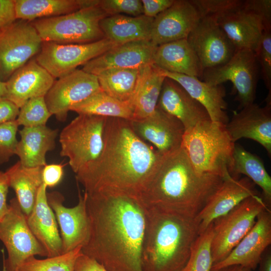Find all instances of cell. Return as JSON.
Returning a JSON list of instances; mask_svg holds the SVG:
<instances>
[{
	"instance_id": "cell-10",
	"label": "cell",
	"mask_w": 271,
	"mask_h": 271,
	"mask_svg": "<svg viewBox=\"0 0 271 271\" xmlns=\"http://www.w3.org/2000/svg\"><path fill=\"white\" fill-rule=\"evenodd\" d=\"M0 240L5 246L8 257L3 264L7 271H16L28 258L39 255L46 256V252L30 230L16 198L8 204L7 213L0 220Z\"/></svg>"
},
{
	"instance_id": "cell-12",
	"label": "cell",
	"mask_w": 271,
	"mask_h": 271,
	"mask_svg": "<svg viewBox=\"0 0 271 271\" xmlns=\"http://www.w3.org/2000/svg\"><path fill=\"white\" fill-rule=\"evenodd\" d=\"M43 41L31 22L19 20L0 30V78L6 82L40 52Z\"/></svg>"
},
{
	"instance_id": "cell-46",
	"label": "cell",
	"mask_w": 271,
	"mask_h": 271,
	"mask_svg": "<svg viewBox=\"0 0 271 271\" xmlns=\"http://www.w3.org/2000/svg\"><path fill=\"white\" fill-rule=\"evenodd\" d=\"M14 0H0V30L16 21Z\"/></svg>"
},
{
	"instance_id": "cell-14",
	"label": "cell",
	"mask_w": 271,
	"mask_h": 271,
	"mask_svg": "<svg viewBox=\"0 0 271 271\" xmlns=\"http://www.w3.org/2000/svg\"><path fill=\"white\" fill-rule=\"evenodd\" d=\"M100 89L96 76L77 69L55 81L45 100L51 114L64 121L73 105Z\"/></svg>"
},
{
	"instance_id": "cell-23",
	"label": "cell",
	"mask_w": 271,
	"mask_h": 271,
	"mask_svg": "<svg viewBox=\"0 0 271 271\" xmlns=\"http://www.w3.org/2000/svg\"><path fill=\"white\" fill-rule=\"evenodd\" d=\"M216 19L236 50L245 49L255 52L263 31L271 29L259 16L245 8L243 2L239 9Z\"/></svg>"
},
{
	"instance_id": "cell-9",
	"label": "cell",
	"mask_w": 271,
	"mask_h": 271,
	"mask_svg": "<svg viewBox=\"0 0 271 271\" xmlns=\"http://www.w3.org/2000/svg\"><path fill=\"white\" fill-rule=\"evenodd\" d=\"M259 70L255 52L238 49L225 64L204 70L202 80L213 85L231 82L233 91L237 93L238 108L241 109L254 103Z\"/></svg>"
},
{
	"instance_id": "cell-48",
	"label": "cell",
	"mask_w": 271,
	"mask_h": 271,
	"mask_svg": "<svg viewBox=\"0 0 271 271\" xmlns=\"http://www.w3.org/2000/svg\"><path fill=\"white\" fill-rule=\"evenodd\" d=\"M74 271H107L95 259L82 253L76 259Z\"/></svg>"
},
{
	"instance_id": "cell-40",
	"label": "cell",
	"mask_w": 271,
	"mask_h": 271,
	"mask_svg": "<svg viewBox=\"0 0 271 271\" xmlns=\"http://www.w3.org/2000/svg\"><path fill=\"white\" fill-rule=\"evenodd\" d=\"M18 126L16 120L0 124V164L7 163L15 155Z\"/></svg>"
},
{
	"instance_id": "cell-42",
	"label": "cell",
	"mask_w": 271,
	"mask_h": 271,
	"mask_svg": "<svg viewBox=\"0 0 271 271\" xmlns=\"http://www.w3.org/2000/svg\"><path fill=\"white\" fill-rule=\"evenodd\" d=\"M98 6L109 16L121 14L132 17L143 15L140 0H99Z\"/></svg>"
},
{
	"instance_id": "cell-52",
	"label": "cell",
	"mask_w": 271,
	"mask_h": 271,
	"mask_svg": "<svg viewBox=\"0 0 271 271\" xmlns=\"http://www.w3.org/2000/svg\"><path fill=\"white\" fill-rule=\"evenodd\" d=\"M6 83L0 78V96H4L6 94Z\"/></svg>"
},
{
	"instance_id": "cell-41",
	"label": "cell",
	"mask_w": 271,
	"mask_h": 271,
	"mask_svg": "<svg viewBox=\"0 0 271 271\" xmlns=\"http://www.w3.org/2000/svg\"><path fill=\"white\" fill-rule=\"evenodd\" d=\"M199 11L201 17L210 16L214 18L239 9L243 1L240 0H191Z\"/></svg>"
},
{
	"instance_id": "cell-4",
	"label": "cell",
	"mask_w": 271,
	"mask_h": 271,
	"mask_svg": "<svg viewBox=\"0 0 271 271\" xmlns=\"http://www.w3.org/2000/svg\"><path fill=\"white\" fill-rule=\"evenodd\" d=\"M142 246L143 271H180L199 235L195 218L156 207L147 208Z\"/></svg>"
},
{
	"instance_id": "cell-18",
	"label": "cell",
	"mask_w": 271,
	"mask_h": 271,
	"mask_svg": "<svg viewBox=\"0 0 271 271\" xmlns=\"http://www.w3.org/2000/svg\"><path fill=\"white\" fill-rule=\"evenodd\" d=\"M271 244V211L261 212L247 234L222 261L213 264L211 269L239 265L254 270L261 255Z\"/></svg>"
},
{
	"instance_id": "cell-20",
	"label": "cell",
	"mask_w": 271,
	"mask_h": 271,
	"mask_svg": "<svg viewBox=\"0 0 271 271\" xmlns=\"http://www.w3.org/2000/svg\"><path fill=\"white\" fill-rule=\"evenodd\" d=\"M130 121L136 133L152 144L162 155L177 150L182 146L185 132L183 124L157 106L148 117Z\"/></svg>"
},
{
	"instance_id": "cell-3",
	"label": "cell",
	"mask_w": 271,
	"mask_h": 271,
	"mask_svg": "<svg viewBox=\"0 0 271 271\" xmlns=\"http://www.w3.org/2000/svg\"><path fill=\"white\" fill-rule=\"evenodd\" d=\"M223 180L197 172L181 146L162 155L138 197L147 208L195 218Z\"/></svg>"
},
{
	"instance_id": "cell-54",
	"label": "cell",
	"mask_w": 271,
	"mask_h": 271,
	"mask_svg": "<svg viewBox=\"0 0 271 271\" xmlns=\"http://www.w3.org/2000/svg\"><path fill=\"white\" fill-rule=\"evenodd\" d=\"M3 271H7L5 265L3 264Z\"/></svg>"
},
{
	"instance_id": "cell-16",
	"label": "cell",
	"mask_w": 271,
	"mask_h": 271,
	"mask_svg": "<svg viewBox=\"0 0 271 271\" xmlns=\"http://www.w3.org/2000/svg\"><path fill=\"white\" fill-rule=\"evenodd\" d=\"M258 193L255 185L249 178H223L219 186L195 217L199 223V235L217 218L226 214L245 199Z\"/></svg>"
},
{
	"instance_id": "cell-53",
	"label": "cell",
	"mask_w": 271,
	"mask_h": 271,
	"mask_svg": "<svg viewBox=\"0 0 271 271\" xmlns=\"http://www.w3.org/2000/svg\"><path fill=\"white\" fill-rule=\"evenodd\" d=\"M189 264L187 262L185 266L180 271H189Z\"/></svg>"
},
{
	"instance_id": "cell-39",
	"label": "cell",
	"mask_w": 271,
	"mask_h": 271,
	"mask_svg": "<svg viewBox=\"0 0 271 271\" xmlns=\"http://www.w3.org/2000/svg\"><path fill=\"white\" fill-rule=\"evenodd\" d=\"M255 53L263 82L271 92V29L263 31Z\"/></svg>"
},
{
	"instance_id": "cell-6",
	"label": "cell",
	"mask_w": 271,
	"mask_h": 271,
	"mask_svg": "<svg viewBox=\"0 0 271 271\" xmlns=\"http://www.w3.org/2000/svg\"><path fill=\"white\" fill-rule=\"evenodd\" d=\"M109 16L98 5L67 15L31 22L43 42L59 44H86L105 37L100 22Z\"/></svg>"
},
{
	"instance_id": "cell-43",
	"label": "cell",
	"mask_w": 271,
	"mask_h": 271,
	"mask_svg": "<svg viewBox=\"0 0 271 271\" xmlns=\"http://www.w3.org/2000/svg\"><path fill=\"white\" fill-rule=\"evenodd\" d=\"M243 7L259 16L265 24L271 27V1L245 0Z\"/></svg>"
},
{
	"instance_id": "cell-2",
	"label": "cell",
	"mask_w": 271,
	"mask_h": 271,
	"mask_svg": "<svg viewBox=\"0 0 271 271\" xmlns=\"http://www.w3.org/2000/svg\"><path fill=\"white\" fill-rule=\"evenodd\" d=\"M162 155L136 133L130 120L107 117L100 154L76 179L88 193L111 190L138 197Z\"/></svg>"
},
{
	"instance_id": "cell-28",
	"label": "cell",
	"mask_w": 271,
	"mask_h": 271,
	"mask_svg": "<svg viewBox=\"0 0 271 271\" xmlns=\"http://www.w3.org/2000/svg\"><path fill=\"white\" fill-rule=\"evenodd\" d=\"M153 64L169 72L194 76L202 80L203 69L187 39L158 46Z\"/></svg>"
},
{
	"instance_id": "cell-5",
	"label": "cell",
	"mask_w": 271,
	"mask_h": 271,
	"mask_svg": "<svg viewBox=\"0 0 271 271\" xmlns=\"http://www.w3.org/2000/svg\"><path fill=\"white\" fill-rule=\"evenodd\" d=\"M235 145L226 124L209 119L185 130L181 146L197 172L224 178L230 175Z\"/></svg>"
},
{
	"instance_id": "cell-47",
	"label": "cell",
	"mask_w": 271,
	"mask_h": 271,
	"mask_svg": "<svg viewBox=\"0 0 271 271\" xmlns=\"http://www.w3.org/2000/svg\"><path fill=\"white\" fill-rule=\"evenodd\" d=\"M20 108L13 102L0 96V124L16 120Z\"/></svg>"
},
{
	"instance_id": "cell-29",
	"label": "cell",
	"mask_w": 271,
	"mask_h": 271,
	"mask_svg": "<svg viewBox=\"0 0 271 271\" xmlns=\"http://www.w3.org/2000/svg\"><path fill=\"white\" fill-rule=\"evenodd\" d=\"M165 79L154 64L140 68L135 90L128 101L133 110L132 120L143 119L154 112Z\"/></svg>"
},
{
	"instance_id": "cell-21",
	"label": "cell",
	"mask_w": 271,
	"mask_h": 271,
	"mask_svg": "<svg viewBox=\"0 0 271 271\" xmlns=\"http://www.w3.org/2000/svg\"><path fill=\"white\" fill-rule=\"evenodd\" d=\"M157 47L147 40L118 45L87 62L82 70L96 75L111 68H141L153 64Z\"/></svg>"
},
{
	"instance_id": "cell-36",
	"label": "cell",
	"mask_w": 271,
	"mask_h": 271,
	"mask_svg": "<svg viewBox=\"0 0 271 271\" xmlns=\"http://www.w3.org/2000/svg\"><path fill=\"white\" fill-rule=\"evenodd\" d=\"M81 246L58 256L38 259L32 256L26 259L16 271H74L75 264L82 253Z\"/></svg>"
},
{
	"instance_id": "cell-35",
	"label": "cell",
	"mask_w": 271,
	"mask_h": 271,
	"mask_svg": "<svg viewBox=\"0 0 271 271\" xmlns=\"http://www.w3.org/2000/svg\"><path fill=\"white\" fill-rule=\"evenodd\" d=\"M140 68H111L96 75L100 88L109 96L128 102L133 94Z\"/></svg>"
},
{
	"instance_id": "cell-38",
	"label": "cell",
	"mask_w": 271,
	"mask_h": 271,
	"mask_svg": "<svg viewBox=\"0 0 271 271\" xmlns=\"http://www.w3.org/2000/svg\"><path fill=\"white\" fill-rule=\"evenodd\" d=\"M51 115L45 97H37L30 99L20 108L16 121L24 127L46 125Z\"/></svg>"
},
{
	"instance_id": "cell-26",
	"label": "cell",
	"mask_w": 271,
	"mask_h": 271,
	"mask_svg": "<svg viewBox=\"0 0 271 271\" xmlns=\"http://www.w3.org/2000/svg\"><path fill=\"white\" fill-rule=\"evenodd\" d=\"M159 69L163 75L177 82L191 96L201 104L207 110L211 120L227 124L229 119L225 111L227 108L224 99L226 91L222 84L211 85L196 77Z\"/></svg>"
},
{
	"instance_id": "cell-51",
	"label": "cell",
	"mask_w": 271,
	"mask_h": 271,
	"mask_svg": "<svg viewBox=\"0 0 271 271\" xmlns=\"http://www.w3.org/2000/svg\"><path fill=\"white\" fill-rule=\"evenodd\" d=\"M211 271H252L250 269L239 265H230L216 269H211Z\"/></svg>"
},
{
	"instance_id": "cell-34",
	"label": "cell",
	"mask_w": 271,
	"mask_h": 271,
	"mask_svg": "<svg viewBox=\"0 0 271 271\" xmlns=\"http://www.w3.org/2000/svg\"><path fill=\"white\" fill-rule=\"evenodd\" d=\"M78 114L115 117L132 120L133 110L128 102L118 100L101 89L70 109Z\"/></svg>"
},
{
	"instance_id": "cell-19",
	"label": "cell",
	"mask_w": 271,
	"mask_h": 271,
	"mask_svg": "<svg viewBox=\"0 0 271 271\" xmlns=\"http://www.w3.org/2000/svg\"><path fill=\"white\" fill-rule=\"evenodd\" d=\"M263 107L253 103L240 111H234L226 128L235 143L242 138L253 140L271 155V99L266 98Z\"/></svg>"
},
{
	"instance_id": "cell-1",
	"label": "cell",
	"mask_w": 271,
	"mask_h": 271,
	"mask_svg": "<svg viewBox=\"0 0 271 271\" xmlns=\"http://www.w3.org/2000/svg\"><path fill=\"white\" fill-rule=\"evenodd\" d=\"M85 193L89 230L82 253L107 271H143L147 207L138 197L121 192Z\"/></svg>"
},
{
	"instance_id": "cell-31",
	"label": "cell",
	"mask_w": 271,
	"mask_h": 271,
	"mask_svg": "<svg viewBox=\"0 0 271 271\" xmlns=\"http://www.w3.org/2000/svg\"><path fill=\"white\" fill-rule=\"evenodd\" d=\"M153 20L144 15L132 17L118 14L104 18L100 21V26L106 38L120 45L150 40Z\"/></svg>"
},
{
	"instance_id": "cell-49",
	"label": "cell",
	"mask_w": 271,
	"mask_h": 271,
	"mask_svg": "<svg viewBox=\"0 0 271 271\" xmlns=\"http://www.w3.org/2000/svg\"><path fill=\"white\" fill-rule=\"evenodd\" d=\"M7 175L0 171V220H1L8 210L7 197L9 188Z\"/></svg>"
},
{
	"instance_id": "cell-17",
	"label": "cell",
	"mask_w": 271,
	"mask_h": 271,
	"mask_svg": "<svg viewBox=\"0 0 271 271\" xmlns=\"http://www.w3.org/2000/svg\"><path fill=\"white\" fill-rule=\"evenodd\" d=\"M201 17L191 0H175L171 7L154 18L150 41L158 46L187 39Z\"/></svg>"
},
{
	"instance_id": "cell-45",
	"label": "cell",
	"mask_w": 271,
	"mask_h": 271,
	"mask_svg": "<svg viewBox=\"0 0 271 271\" xmlns=\"http://www.w3.org/2000/svg\"><path fill=\"white\" fill-rule=\"evenodd\" d=\"M175 0H142L143 15L154 18L169 8Z\"/></svg>"
},
{
	"instance_id": "cell-15",
	"label": "cell",
	"mask_w": 271,
	"mask_h": 271,
	"mask_svg": "<svg viewBox=\"0 0 271 271\" xmlns=\"http://www.w3.org/2000/svg\"><path fill=\"white\" fill-rule=\"evenodd\" d=\"M77 204L73 207L64 206V197L58 191L47 193L49 205L54 211L58 222L62 253L82 247L89 236V221L86 209V195L79 192Z\"/></svg>"
},
{
	"instance_id": "cell-50",
	"label": "cell",
	"mask_w": 271,
	"mask_h": 271,
	"mask_svg": "<svg viewBox=\"0 0 271 271\" xmlns=\"http://www.w3.org/2000/svg\"><path fill=\"white\" fill-rule=\"evenodd\" d=\"M258 271H271V251L268 247L261 255Z\"/></svg>"
},
{
	"instance_id": "cell-24",
	"label": "cell",
	"mask_w": 271,
	"mask_h": 271,
	"mask_svg": "<svg viewBox=\"0 0 271 271\" xmlns=\"http://www.w3.org/2000/svg\"><path fill=\"white\" fill-rule=\"evenodd\" d=\"M157 106L183 124L185 130L210 119L204 106L177 82L165 77Z\"/></svg>"
},
{
	"instance_id": "cell-11",
	"label": "cell",
	"mask_w": 271,
	"mask_h": 271,
	"mask_svg": "<svg viewBox=\"0 0 271 271\" xmlns=\"http://www.w3.org/2000/svg\"><path fill=\"white\" fill-rule=\"evenodd\" d=\"M117 45L106 38L80 44L43 42L35 59L54 78H59Z\"/></svg>"
},
{
	"instance_id": "cell-13",
	"label": "cell",
	"mask_w": 271,
	"mask_h": 271,
	"mask_svg": "<svg viewBox=\"0 0 271 271\" xmlns=\"http://www.w3.org/2000/svg\"><path fill=\"white\" fill-rule=\"evenodd\" d=\"M187 40L198 57L203 71L225 64L236 51L216 19L210 16L201 18Z\"/></svg>"
},
{
	"instance_id": "cell-22",
	"label": "cell",
	"mask_w": 271,
	"mask_h": 271,
	"mask_svg": "<svg viewBox=\"0 0 271 271\" xmlns=\"http://www.w3.org/2000/svg\"><path fill=\"white\" fill-rule=\"evenodd\" d=\"M55 81L36 59L33 58L5 82L6 91L4 97L20 108L31 98L45 97Z\"/></svg>"
},
{
	"instance_id": "cell-30",
	"label": "cell",
	"mask_w": 271,
	"mask_h": 271,
	"mask_svg": "<svg viewBox=\"0 0 271 271\" xmlns=\"http://www.w3.org/2000/svg\"><path fill=\"white\" fill-rule=\"evenodd\" d=\"M99 2V0H14L16 19L30 22L96 6Z\"/></svg>"
},
{
	"instance_id": "cell-7",
	"label": "cell",
	"mask_w": 271,
	"mask_h": 271,
	"mask_svg": "<svg viewBox=\"0 0 271 271\" xmlns=\"http://www.w3.org/2000/svg\"><path fill=\"white\" fill-rule=\"evenodd\" d=\"M107 119L101 116L78 114L61 131L60 156L68 159L75 174L100 154Z\"/></svg>"
},
{
	"instance_id": "cell-25",
	"label": "cell",
	"mask_w": 271,
	"mask_h": 271,
	"mask_svg": "<svg viewBox=\"0 0 271 271\" xmlns=\"http://www.w3.org/2000/svg\"><path fill=\"white\" fill-rule=\"evenodd\" d=\"M47 193V187L43 183L32 211L26 217L30 230L45 249L47 257H50L63 253L57 220L48 203Z\"/></svg>"
},
{
	"instance_id": "cell-8",
	"label": "cell",
	"mask_w": 271,
	"mask_h": 271,
	"mask_svg": "<svg viewBox=\"0 0 271 271\" xmlns=\"http://www.w3.org/2000/svg\"><path fill=\"white\" fill-rule=\"evenodd\" d=\"M269 208L259 195L249 197L213 222V265L223 260L254 225L257 216Z\"/></svg>"
},
{
	"instance_id": "cell-33",
	"label": "cell",
	"mask_w": 271,
	"mask_h": 271,
	"mask_svg": "<svg viewBox=\"0 0 271 271\" xmlns=\"http://www.w3.org/2000/svg\"><path fill=\"white\" fill-rule=\"evenodd\" d=\"M230 175L238 178L244 175L262 190V199L269 207L271 205V177L261 159L246 151L242 146L235 145Z\"/></svg>"
},
{
	"instance_id": "cell-32",
	"label": "cell",
	"mask_w": 271,
	"mask_h": 271,
	"mask_svg": "<svg viewBox=\"0 0 271 271\" xmlns=\"http://www.w3.org/2000/svg\"><path fill=\"white\" fill-rule=\"evenodd\" d=\"M43 167H25L19 161L5 172L9 187L15 191L16 198L26 216L32 211L39 189L43 184Z\"/></svg>"
},
{
	"instance_id": "cell-44",
	"label": "cell",
	"mask_w": 271,
	"mask_h": 271,
	"mask_svg": "<svg viewBox=\"0 0 271 271\" xmlns=\"http://www.w3.org/2000/svg\"><path fill=\"white\" fill-rule=\"evenodd\" d=\"M64 167L63 164H51L43 167V183L47 188H52L59 184L64 175Z\"/></svg>"
},
{
	"instance_id": "cell-27",
	"label": "cell",
	"mask_w": 271,
	"mask_h": 271,
	"mask_svg": "<svg viewBox=\"0 0 271 271\" xmlns=\"http://www.w3.org/2000/svg\"><path fill=\"white\" fill-rule=\"evenodd\" d=\"M58 130L46 125L23 127L20 130L15 155L25 167H44L47 152L55 148Z\"/></svg>"
},
{
	"instance_id": "cell-37",
	"label": "cell",
	"mask_w": 271,
	"mask_h": 271,
	"mask_svg": "<svg viewBox=\"0 0 271 271\" xmlns=\"http://www.w3.org/2000/svg\"><path fill=\"white\" fill-rule=\"evenodd\" d=\"M213 224L199 234L192 248L188 261L189 271H211L213 265L211 253V240Z\"/></svg>"
}]
</instances>
